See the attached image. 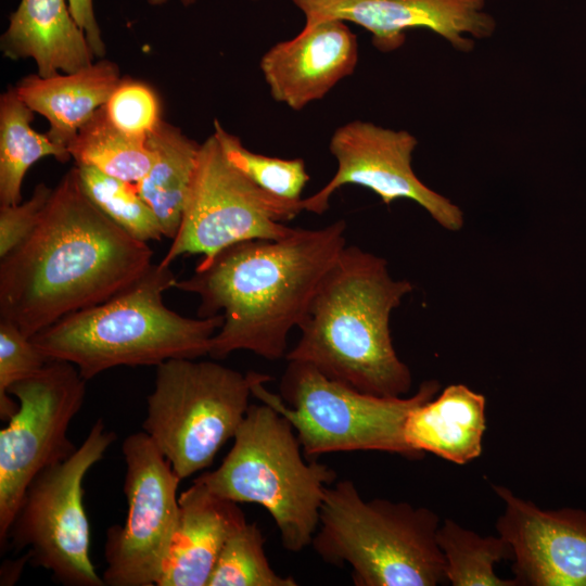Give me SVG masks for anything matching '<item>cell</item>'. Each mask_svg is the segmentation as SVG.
<instances>
[{"mask_svg": "<svg viewBox=\"0 0 586 586\" xmlns=\"http://www.w3.org/2000/svg\"><path fill=\"white\" fill-rule=\"evenodd\" d=\"M153 252L84 192L76 165L53 188L27 240L0 259V319L29 339L100 304L152 266Z\"/></svg>", "mask_w": 586, "mask_h": 586, "instance_id": "6da1fadb", "label": "cell"}, {"mask_svg": "<svg viewBox=\"0 0 586 586\" xmlns=\"http://www.w3.org/2000/svg\"><path fill=\"white\" fill-rule=\"evenodd\" d=\"M346 222L320 229L294 228L278 240L230 245L175 289L199 296V317L222 311L208 355L226 358L249 351L268 360L286 355L288 336L304 320L324 276L346 246Z\"/></svg>", "mask_w": 586, "mask_h": 586, "instance_id": "7a4b0ae2", "label": "cell"}, {"mask_svg": "<svg viewBox=\"0 0 586 586\" xmlns=\"http://www.w3.org/2000/svg\"><path fill=\"white\" fill-rule=\"evenodd\" d=\"M412 289L408 280L392 278L383 257L345 246L320 283L285 359L309 364L365 393L404 396L411 373L393 346L390 319Z\"/></svg>", "mask_w": 586, "mask_h": 586, "instance_id": "3957f363", "label": "cell"}, {"mask_svg": "<svg viewBox=\"0 0 586 586\" xmlns=\"http://www.w3.org/2000/svg\"><path fill=\"white\" fill-rule=\"evenodd\" d=\"M177 279L170 266H152L109 300L65 316L31 337L49 360L73 364L85 380L120 366H158L208 355L222 314L184 317L164 303Z\"/></svg>", "mask_w": 586, "mask_h": 586, "instance_id": "277c9868", "label": "cell"}, {"mask_svg": "<svg viewBox=\"0 0 586 586\" xmlns=\"http://www.w3.org/2000/svg\"><path fill=\"white\" fill-rule=\"evenodd\" d=\"M438 527L428 508L366 500L342 480L326 488L311 545L324 562L348 565L357 586H436L447 582Z\"/></svg>", "mask_w": 586, "mask_h": 586, "instance_id": "5b68a950", "label": "cell"}, {"mask_svg": "<svg viewBox=\"0 0 586 586\" xmlns=\"http://www.w3.org/2000/svg\"><path fill=\"white\" fill-rule=\"evenodd\" d=\"M292 424L267 404H251L233 445L218 468L194 480L238 504H256L273 519L282 546L298 552L311 545L326 488L336 473L307 462Z\"/></svg>", "mask_w": 586, "mask_h": 586, "instance_id": "8992f818", "label": "cell"}, {"mask_svg": "<svg viewBox=\"0 0 586 586\" xmlns=\"http://www.w3.org/2000/svg\"><path fill=\"white\" fill-rule=\"evenodd\" d=\"M280 395L256 381L252 396L269 405L292 424L307 457L340 451H384L421 458L406 442L409 413L437 395L440 383L424 381L409 397H383L332 380L309 364L288 361Z\"/></svg>", "mask_w": 586, "mask_h": 586, "instance_id": "52a82bcc", "label": "cell"}, {"mask_svg": "<svg viewBox=\"0 0 586 586\" xmlns=\"http://www.w3.org/2000/svg\"><path fill=\"white\" fill-rule=\"evenodd\" d=\"M265 375L190 358L156 366L142 429L180 480L208 468L234 437L251 405L252 386Z\"/></svg>", "mask_w": 586, "mask_h": 586, "instance_id": "ba28073f", "label": "cell"}, {"mask_svg": "<svg viewBox=\"0 0 586 586\" xmlns=\"http://www.w3.org/2000/svg\"><path fill=\"white\" fill-rule=\"evenodd\" d=\"M99 418L67 459L41 471L29 483L8 534L28 561L50 571L65 586H104L90 559V525L84 506V480L115 441Z\"/></svg>", "mask_w": 586, "mask_h": 586, "instance_id": "9c48e42d", "label": "cell"}, {"mask_svg": "<svg viewBox=\"0 0 586 586\" xmlns=\"http://www.w3.org/2000/svg\"><path fill=\"white\" fill-rule=\"evenodd\" d=\"M301 201L272 195L237 169L212 133L200 145L196 166L179 229L160 262L170 266L183 254L211 259L239 242L289 235L284 221L303 208Z\"/></svg>", "mask_w": 586, "mask_h": 586, "instance_id": "30bf717a", "label": "cell"}, {"mask_svg": "<svg viewBox=\"0 0 586 586\" xmlns=\"http://www.w3.org/2000/svg\"><path fill=\"white\" fill-rule=\"evenodd\" d=\"M86 382L73 364L50 360L10 387L18 407L0 431L1 548L8 546L10 526L29 483L77 449L67 432L82 407Z\"/></svg>", "mask_w": 586, "mask_h": 586, "instance_id": "8fae6325", "label": "cell"}, {"mask_svg": "<svg viewBox=\"0 0 586 586\" xmlns=\"http://www.w3.org/2000/svg\"><path fill=\"white\" fill-rule=\"evenodd\" d=\"M126 472L124 525L106 531L102 578L107 586H156L179 514L181 481L145 432L122 445Z\"/></svg>", "mask_w": 586, "mask_h": 586, "instance_id": "7c38bea8", "label": "cell"}, {"mask_svg": "<svg viewBox=\"0 0 586 586\" xmlns=\"http://www.w3.org/2000/svg\"><path fill=\"white\" fill-rule=\"evenodd\" d=\"M417 139L406 130H393L354 120L339 127L329 144L337 170L318 192L302 199L303 211L317 215L329 208L331 195L345 184L373 191L385 205L400 199L424 208L444 229L458 231L464 219L459 206L425 186L411 167Z\"/></svg>", "mask_w": 586, "mask_h": 586, "instance_id": "4fadbf2b", "label": "cell"}, {"mask_svg": "<svg viewBox=\"0 0 586 586\" xmlns=\"http://www.w3.org/2000/svg\"><path fill=\"white\" fill-rule=\"evenodd\" d=\"M305 15L304 27L328 20L352 22L372 36L383 52L400 48L406 31L426 28L455 49L468 52L474 42L467 38L491 37L496 28L485 0H291Z\"/></svg>", "mask_w": 586, "mask_h": 586, "instance_id": "5bb4252c", "label": "cell"}, {"mask_svg": "<svg viewBox=\"0 0 586 586\" xmlns=\"http://www.w3.org/2000/svg\"><path fill=\"white\" fill-rule=\"evenodd\" d=\"M505 502L496 528L511 547L518 586H586V511L545 510L493 485Z\"/></svg>", "mask_w": 586, "mask_h": 586, "instance_id": "9a60e30c", "label": "cell"}, {"mask_svg": "<svg viewBox=\"0 0 586 586\" xmlns=\"http://www.w3.org/2000/svg\"><path fill=\"white\" fill-rule=\"evenodd\" d=\"M357 61L356 35L345 22L328 20L271 47L260 69L271 97L298 111L352 75Z\"/></svg>", "mask_w": 586, "mask_h": 586, "instance_id": "2e32d148", "label": "cell"}, {"mask_svg": "<svg viewBox=\"0 0 586 586\" xmlns=\"http://www.w3.org/2000/svg\"><path fill=\"white\" fill-rule=\"evenodd\" d=\"M247 521L238 502L203 483L179 494V514L156 586H207L228 538Z\"/></svg>", "mask_w": 586, "mask_h": 586, "instance_id": "e0dca14e", "label": "cell"}, {"mask_svg": "<svg viewBox=\"0 0 586 586\" xmlns=\"http://www.w3.org/2000/svg\"><path fill=\"white\" fill-rule=\"evenodd\" d=\"M0 49L11 60L33 59L42 77L74 73L95 58L67 0H21L10 15Z\"/></svg>", "mask_w": 586, "mask_h": 586, "instance_id": "ac0fdd59", "label": "cell"}, {"mask_svg": "<svg viewBox=\"0 0 586 586\" xmlns=\"http://www.w3.org/2000/svg\"><path fill=\"white\" fill-rule=\"evenodd\" d=\"M118 65L100 60L74 73L30 74L15 86L20 98L49 123L48 137L68 146L84 124L102 107L120 80Z\"/></svg>", "mask_w": 586, "mask_h": 586, "instance_id": "d6986e66", "label": "cell"}, {"mask_svg": "<svg viewBox=\"0 0 586 586\" xmlns=\"http://www.w3.org/2000/svg\"><path fill=\"white\" fill-rule=\"evenodd\" d=\"M486 398L463 384L446 386L407 417L405 438L423 457L432 453L464 464L480 457L486 431Z\"/></svg>", "mask_w": 586, "mask_h": 586, "instance_id": "ffe728a7", "label": "cell"}, {"mask_svg": "<svg viewBox=\"0 0 586 586\" xmlns=\"http://www.w3.org/2000/svg\"><path fill=\"white\" fill-rule=\"evenodd\" d=\"M146 143L154 158L149 171L135 184L154 212L164 237L174 239L183 215L201 143L164 119L148 137Z\"/></svg>", "mask_w": 586, "mask_h": 586, "instance_id": "44dd1931", "label": "cell"}, {"mask_svg": "<svg viewBox=\"0 0 586 586\" xmlns=\"http://www.w3.org/2000/svg\"><path fill=\"white\" fill-rule=\"evenodd\" d=\"M34 114L14 87L1 94L0 205L22 202L25 175L42 157L52 156L61 163L72 158L69 152L56 145L47 133L33 128Z\"/></svg>", "mask_w": 586, "mask_h": 586, "instance_id": "7402d4cb", "label": "cell"}, {"mask_svg": "<svg viewBox=\"0 0 586 586\" xmlns=\"http://www.w3.org/2000/svg\"><path fill=\"white\" fill-rule=\"evenodd\" d=\"M75 165H86L137 183L149 171L154 154L146 140L130 137L106 117L103 106L94 112L68 146Z\"/></svg>", "mask_w": 586, "mask_h": 586, "instance_id": "603a6c76", "label": "cell"}, {"mask_svg": "<svg viewBox=\"0 0 586 586\" xmlns=\"http://www.w3.org/2000/svg\"><path fill=\"white\" fill-rule=\"evenodd\" d=\"M437 543L445 557L447 582L454 586H518L514 578L496 575L495 565L512 558L500 535L481 536L446 519L437 530Z\"/></svg>", "mask_w": 586, "mask_h": 586, "instance_id": "cb8c5ba5", "label": "cell"}, {"mask_svg": "<svg viewBox=\"0 0 586 586\" xmlns=\"http://www.w3.org/2000/svg\"><path fill=\"white\" fill-rule=\"evenodd\" d=\"M76 167L88 199L127 233L146 243L164 237L154 212L141 198L135 183L109 176L91 166Z\"/></svg>", "mask_w": 586, "mask_h": 586, "instance_id": "d4e9b609", "label": "cell"}, {"mask_svg": "<svg viewBox=\"0 0 586 586\" xmlns=\"http://www.w3.org/2000/svg\"><path fill=\"white\" fill-rule=\"evenodd\" d=\"M264 544L256 522L243 524L226 542L207 586H296L294 577L271 568Z\"/></svg>", "mask_w": 586, "mask_h": 586, "instance_id": "484cf974", "label": "cell"}, {"mask_svg": "<svg viewBox=\"0 0 586 586\" xmlns=\"http://www.w3.org/2000/svg\"><path fill=\"white\" fill-rule=\"evenodd\" d=\"M226 158L264 191L290 201L301 195L309 180L302 158H279L252 152L241 140L214 120V132Z\"/></svg>", "mask_w": 586, "mask_h": 586, "instance_id": "4316f807", "label": "cell"}, {"mask_svg": "<svg viewBox=\"0 0 586 586\" xmlns=\"http://www.w3.org/2000/svg\"><path fill=\"white\" fill-rule=\"evenodd\" d=\"M106 117L122 132L146 140L162 118L161 101L144 81L120 78L103 105Z\"/></svg>", "mask_w": 586, "mask_h": 586, "instance_id": "83f0119b", "label": "cell"}, {"mask_svg": "<svg viewBox=\"0 0 586 586\" xmlns=\"http://www.w3.org/2000/svg\"><path fill=\"white\" fill-rule=\"evenodd\" d=\"M50 360L20 328L0 319V417L9 420L16 411L17 400L11 398L12 385L40 371Z\"/></svg>", "mask_w": 586, "mask_h": 586, "instance_id": "f1b7e54d", "label": "cell"}, {"mask_svg": "<svg viewBox=\"0 0 586 586\" xmlns=\"http://www.w3.org/2000/svg\"><path fill=\"white\" fill-rule=\"evenodd\" d=\"M52 190L39 183L27 201L16 205H0V259L16 250L34 232Z\"/></svg>", "mask_w": 586, "mask_h": 586, "instance_id": "f546056e", "label": "cell"}, {"mask_svg": "<svg viewBox=\"0 0 586 586\" xmlns=\"http://www.w3.org/2000/svg\"><path fill=\"white\" fill-rule=\"evenodd\" d=\"M73 17L85 33L97 58L105 55V43L97 22L93 0H67Z\"/></svg>", "mask_w": 586, "mask_h": 586, "instance_id": "4dcf8cb0", "label": "cell"}, {"mask_svg": "<svg viewBox=\"0 0 586 586\" xmlns=\"http://www.w3.org/2000/svg\"><path fill=\"white\" fill-rule=\"evenodd\" d=\"M150 5L157 7L167 3L169 0H146ZM183 7H190L198 0H178Z\"/></svg>", "mask_w": 586, "mask_h": 586, "instance_id": "1f68e13d", "label": "cell"}, {"mask_svg": "<svg viewBox=\"0 0 586 586\" xmlns=\"http://www.w3.org/2000/svg\"><path fill=\"white\" fill-rule=\"evenodd\" d=\"M253 1H256V0H253Z\"/></svg>", "mask_w": 586, "mask_h": 586, "instance_id": "d6a6232c", "label": "cell"}]
</instances>
